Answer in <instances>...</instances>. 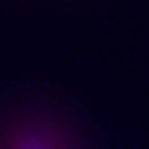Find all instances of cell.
<instances>
[{
    "label": "cell",
    "instance_id": "6da1fadb",
    "mask_svg": "<svg viewBox=\"0 0 149 149\" xmlns=\"http://www.w3.org/2000/svg\"><path fill=\"white\" fill-rule=\"evenodd\" d=\"M6 149H66L62 135L52 124L27 122L13 130Z\"/></svg>",
    "mask_w": 149,
    "mask_h": 149
}]
</instances>
